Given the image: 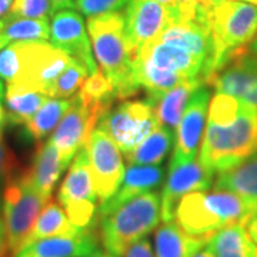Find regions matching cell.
Wrapping results in <instances>:
<instances>
[{"mask_svg": "<svg viewBox=\"0 0 257 257\" xmlns=\"http://www.w3.org/2000/svg\"><path fill=\"white\" fill-rule=\"evenodd\" d=\"M209 101L210 90L209 87H206V84L199 86L193 92L177 126L176 146L169 167L192 162L197 157L206 123V114L209 111Z\"/></svg>", "mask_w": 257, "mask_h": 257, "instance_id": "obj_13", "label": "cell"}, {"mask_svg": "<svg viewBox=\"0 0 257 257\" xmlns=\"http://www.w3.org/2000/svg\"><path fill=\"white\" fill-rule=\"evenodd\" d=\"M123 257H155V251L149 239L145 237V239L139 240L133 246H130Z\"/></svg>", "mask_w": 257, "mask_h": 257, "instance_id": "obj_36", "label": "cell"}, {"mask_svg": "<svg viewBox=\"0 0 257 257\" xmlns=\"http://www.w3.org/2000/svg\"><path fill=\"white\" fill-rule=\"evenodd\" d=\"M130 0H76V8L87 18L119 12Z\"/></svg>", "mask_w": 257, "mask_h": 257, "instance_id": "obj_34", "label": "cell"}, {"mask_svg": "<svg viewBox=\"0 0 257 257\" xmlns=\"http://www.w3.org/2000/svg\"><path fill=\"white\" fill-rule=\"evenodd\" d=\"M72 104V99H55L49 97L36 114L23 124L25 136L33 143H42L63 119L66 111Z\"/></svg>", "mask_w": 257, "mask_h": 257, "instance_id": "obj_28", "label": "cell"}, {"mask_svg": "<svg viewBox=\"0 0 257 257\" xmlns=\"http://www.w3.org/2000/svg\"><path fill=\"white\" fill-rule=\"evenodd\" d=\"M13 0H0V19L5 18L12 9Z\"/></svg>", "mask_w": 257, "mask_h": 257, "instance_id": "obj_40", "label": "cell"}, {"mask_svg": "<svg viewBox=\"0 0 257 257\" xmlns=\"http://www.w3.org/2000/svg\"><path fill=\"white\" fill-rule=\"evenodd\" d=\"M93 182L100 203L109 200L119 190L124 177V163L119 146L100 127L93 130L86 143Z\"/></svg>", "mask_w": 257, "mask_h": 257, "instance_id": "obj_10", "label": "cell"}, {"mask_svg": "<svg viewBox=\"0 0 257 257\" xmlns=\"http://www.w3.org/2000/svg\"><path fill=\"white\" fill-rule=\"evenodd\" d=\"M214 175L196 157L192 162L169 167V177L166 180L160 196V210L163 221L175 219L177 203L187 193L209 190Z\"/></svg>", "mask_w": 257, "mask_h": 257, "instance_id": "obj_15", "label": "cell"}, {"mask_svg": "<svg viewBox=\"0 0 257 257\" xmlns=\"http://www.w3.org/2000/svg\"><path fill=\"white\" fill-rule=\"evenodd\" d=\"M93 53L101 73L113 84L117 99H127L139 92L133 80L135 56L128 47L124 13L113 12L87 19Z\"/></svg>", "mask_w": 257, "mask_h": 257, "instance_id": "obj_3", "label": "cell"}, {"mask_svg": "<svg viewBox=\"0 0 257 257\" xmlns=\"http://www.w3.org/2000/svg\"><path fill=\"white\" fill-rule=\"evenodd\" d=\"M9 244H8V236H6V227L5 221L0 217V257H9Z\"/></svg>", "mask_w": 257, "mask_h": 257, "instance_id": "obj_37", "label": "cell"}, {"mask_svg": "<svg viewBox=\"0 0 257 257\" xmlns=\"http://www.w3.org/2000/svg\"><path fill=\"white\" fill-rule=\"evenodd\" d=\"M89 70L82 63L72 59V62L63 70V73L57 77V80L52 87L50 97L55 99H67L72 97L77 89H80L83 82L87 79Z\"/></svg>", "mask_w": 257, "mask_h": 257, "instance_id": "obj_31", "label": "cell"}, {"mask_svg": "<svg viewBox=\"0 0 257 257\" xmlns=\"http://www.w3.org/2000/svg\"><path fill=\"white\" fill-rule=\"evenodd\" d=\"M103 117L104 114L100 110L83 103L77 94L72 97L69 110L66 111L50 138L67 165H70L76 153L86 146L93 130L97 127Z\"/></svg>", "mask_w": 257, "mask_h": 257, "instance_id": "obj_11", "label": "cell"}, {"mask_svg": "<svg viewBox=\"0 0 257 257\" xmlns=\"http://www.w3.org/2000/svg\"><path fill=\"white\" fill-rule=\"evenodd\" d=\"M19 69L6 90L37 92L50 97L52 87L73 57L50 42H18Z\"/></svg>", "mask_w": 257, "mask_h": 257, "instance_id": "obj_6", "label": "cell"}, {"mask_svg": "<svg viewBox=\"0 0 257 257\" xmlns=\"http://www.w3.org/2000/svg\"><path fill=\"white\" fill-rule=\"evenodd\" d=\"M135 60L150 64L166 73L176 74L183 80L200 79L206 63L182 46L156 39L140 49Z\"/></svg>", "mask_w": 257, "mask_h": 257, "instance_id": "obj_16", "label": "cell"}, {"mask_svg": "<svg viewBox=\"0 0 257 257\" xmlns=\"http://www.w3.org/2000/svg\"><path fill=\"white\" fill-rule=\"evenodd\" d=\"M55 12L52 0H13L9 13L19 18L49 20Z\"/></svg>", "mask_w": 257, "mask_h": 257, "instance_id": "obj_32", "label": "cell"}, {"mask_svg": "<svg viewBox=\"0 0 257 257\" xmlns=\"http://www.w3.org/2000/svg\"><path fill=\"white\" fill-rule=\"evenodd\" d=\"M207 246L216 257H257V243L243 223L219 230Z\"/></svg>", "mask_w": 257, "mask_h": 257, "instance_id": "obj_26", "label": "cell"}, {"mask_svg": "<svg viewBox=\"0 0 257 257\" xmlns=\"http://www.w3.org/2000/svg\"><path fill=\"white\" fill-rule=\"evenodd\" d=\"M162 219L160 196L147 192L133 197L97 221L103 247L114 257H123L130 246L156 230Z\"/></svg>", "mask_w": 257, "mask_h": 257, "instance_id": "obj_5", "label": "cell"}, {"mask_svg": "<svg viewBox=\"0 0 257 257\" xmlns=\"http://www.w3.org/2000/svg\"><path fill=\"white\" fill-rule=\"evenodd\" d=\"M210 239L189 234L176 220L165 221L155 233V257H194Z\"/></svg>", "mask_w": 257, "mask_h": 257, "instance_id": "obj_22", "label": "cell"}, {"mask_svg": "<svg viewBox=\"0 0 257 257\" xmlns=\"http://www.w3.org/2000/svg\"><path fill=\"white\" fill-rule=\"evenodd\" d=\"M202 84L204 83L200 79H193L179 83L173 89L165 93L147 96V100L153 106L159 123L172 128L173 132H177V126L182 120L189 99L192 97L193 92Z\"/></svg>", "mask_w": 257, "mask_h": 257, "instance_id": "obj_23", "label": "cell"}, {"mask_svg": "<svg viewBox=\"0 0 257 257\" xmlns=\"http://www.w3.org/2000/svg\"><path fill=\"white\" fill-rule=\"evenodd\" d=\"M49 200L52 199L37 192L29 182L25 170H20L6 184L2 197V210L12 256L23 246L37 216Z\"/></svg>", "mask_w": 257, "mask_h": 257, "instance_id": "obj_7", "label": "cell"}, {"mask_svg": "<svg viewBox=\"0 0 257 257\" xmlns=\"http://www.w3.org/2000/svg\"><path fill=\"white\" fill-rule=\"evenodd\" d=\"M240 2H246V3H250V5H254V6H257V0H240Z\"/></svg>", "mask_w": 257, "mask_h": 257, "instance_id": "obj_46", "label": "cell"}, {"mask_svg": "<svg viewBox=\"0 0 257 257\" xmlns=\"http://www.w3.org/2000/svg\"><path fill=\"white\" fill-rule=\"evenodd\" d=\"M194 257H216V256H214V253L211 251V248L209 247V246H206V247H203Z\"/></svg>", "mask_w": 257, "mask_h": 257, "instance_id": "obj_42", "label": "cell"}, {"mask_svg": "<svg viewBox=\"0 0 257 257\" xmlns=\"http://www.w3.org/2000/svg\"><path fill=\"white\" fill-rule=\"evenodd\" d=\"M97 199L87 150L83 146L69 166L57 193V202L77 229L86 230L97 223Z\"/></svg>", "mask_w": 257, "mask_h": 257, "instance_id": "obj_8", "label": "cell"}, {"mask_svg": "<svg viewBox=\"0 0 257 257\" xmlns=\"http://www.w3.org/2000/svg\"><path fill=\"white\" fill-rule=\"evenodd\" d=\"M80 231L82 230L77 229L73 223L69 220L66 211L59 204V202L49 200L46 206L42 209L40 214L37 216L36 221L22 247L32 244L37 240L56 237V236H73Z\"/></svg>", "mask_w": 257, "mask_h": 257, "instance_id": "obj_24", "label": "cell"}, {"mask_svg": "<svg viewBox=\"0 0 257 257\" xmlns=\"http://www.w3.org/2000/svg\"><path fill=\"white\" fill-rule=\"evenodd\" d=\"M214 189L237 194L247 207L250 220L257 216V150L239 166L219 173Z\"/></svg>", "mask_w": 257, "mask_h": 257, "instance_id": "obj_21", "label": "cell"}, {"mask_svg": "<svg viewBox=\"0 0 257 257\" xmlns=\"http://www.w3.org/2000/svg\"><path fill=\"white\" fill-rule=\"evenodd\" d=\"M52 3H53L56 10L73 9V8H76V0H52Z\"/></svg>", "mask_w": 257, "mask_h": 257, "instance_id": "obj_38", "label": "cell"}, {"mask_svg": "<svg viewBox=\"0 0 257 257\" xmlns=\"http://www.w3.org/2000/svg\"><path fill=\"white\" fill-rule=\"evenodd\" d=\"M207 20L211 33V57L203 73V83L250 50L257 36V6L240 0L209 5Z\"/></svg>", "mask_w": 257, "mask_h": 257, "instance_id": "obj_2", "label": "cell"}, {"mask_svg": "<svg viewBox=\"0 0 257 257\" xmlns=\"http://www.w3.org/2000/svg\"><path fill=\"white\" fill-rule=\"evenodd\" d=\"M76 94L83 103L100 110L104 116L111 110L114 100H117L113 84L101 73V70H96L94 73L87 76V79L80 86L79 93Z\"/></svg>", "mask_w": 257, "mask_h": 257, "instance_id": "obj_29", "label": "cell"}, {"mask_svg": "<svg viewBox=\"0 0 257 257\" xmlns=\"http://www.w3.org/2000/svg\"><path fill=\"white\" fill-rule=\"evenodd\" d=\"M3 99V84H2V80H0V100Z\"/></svg>", "mask_w": 257, "mask_h": 257, "instance_id": "obj_47", "label": "cell"}, {"mask_svg": "<svg viewBox=\"0 0 257 257\" xmlns=\"http://www.w3.org/2000/svg\"><path fill=\"white\" fill-rule=\"evenodd\" d=\"M49 37V20L19 18L10 13L0 19V50L18 42H47Z\"/></svg>", "mask_w": 257, "mask_h": 257, "instance_id": "obj_25", "label": "cell"}, {"mask_svg": "<svg viewBox=\"0 0 257 257\" xmlns=\"http://www.w3.org/2000/svg\"><path fill=\"white\" fill-rule=\"evenodd\" d=\"M67 166L57 147L52 140H47L37 145L30 167L25 170V175L37 192L52 199V193Z\"/></svg>", "mask_w": 257, "mask_h": 257, "instance_id": "obj_20", "label": "cell"}, {"mask_svg": "<svg viewBox=\"0 0 257 257\" xmlns=\"http://www.w3.org/2000/svg\"><path fill=\"white\" fill-rule=\"evenodd\" d=\"M163 180V169L160 166H140L130 165L124 172L123 182L119 190L111 196L109 200L100 203L97 210V221L109 213L116 210L133 197L152 192Z\"/></svg>", "mask_w": 257, "mask_h": 257, "instance_id": "obj_19", "label": "cell"}, {"mask_svg": "<svg viewBox=\"0 0 257 257\" xmlns=\"http://www.w3.org/2000/svg\"><path fill=\"white\" fill-rule=\"evenodd\" d=\"M172 22V10L159 0H130L124 12L128 47L136 57L140 49L155 42Z\"/></svg>", "mask_w": 257, "mask_h": 257, "instance_id": "obj_12", "label": "cell"}, {"mask_svg": "<svg viewBox=\"0 0 257 257\" xmlns=\"http://www.w3.org/2000/svg\"><path fill=\"white\" fill-rule=\"evenodd\" d=\"M247 230L250 233V236L253 237V240L257 243V216H254L251 220L247 223Z\"/></svg>", "mask_w": 257, "mask_h": 257, "instance_id": "obj_41", "label": "cell"}, {"mask_svg": "<svg viewBox=\"0 0 257 257\" xmlns=\"http://www.w3.org/2000/svg\"><path fill=\"white\" fill-rule=\"evenodd\" d=\"M49 96L37 92H13L6 90L5 94V109L8 124L22 126L32 119L36 111L43 106Z\"/></svg>", "mask_w": 257, "mask_h": 257, "instance_id": "obj_30", "label": "cell"}, {"mask_svg": "<svg viewBox=\"0 0 257 257\" xmlns=\"http://www.w3.org/2000/svg\"><path fill=\"white\" fill-rule=\"evenodd\" d=\"M49 40L53 46L82 63L90 74L97 70L87 29L77 12L64 9L55 13L52 16Z\"/></svg>", "mask_w": 257, "mask_h": 257, "instance_id": "obj_14", "label": "cell"}, {"mask_svg": "<svg viewBox=\"0 0 257 257\" xmlns=\"http://www.w3.org/2000/svg\"><path fill=\"white\" fill-rule=\"evenodd\" d=\"M94 227L82 230L73 236H56L37 240L22 247L13 257H86L97 248Z\"/></svg>", "mask_w": 257, "mask_h": 257, "instance_id": "obj_18", "label": "cell"}, {"mask_svg": "<svg viewBox=\"0 0 257 257\" xmlns=\"http://www.w3.org/2000/svg\"><path fill=\"white\" fill-rule=\"evenodd\" d=\"M207 86L244 101L257 110V55L250 50L233 59L223 70L213 76Z\"/></svg>", "mask_w": 257, "mask_h": 257, "instance_id": "obj_17", "label": "cell"}, {"mask_svg": "<svg viewBox=\"0 0 257 257\" xmlns=\"http://www.w3.org/2000/svg\"><path fill=\"white\" fill-rule=\"evenodd\" d=\"M8 124V117H6V109L3 107L2 104V100H0V139L3 136V132H5V127Z\"/></svg>", "mask_w": 257, "mask_h": 257, "instance_id": "obj_39", "label": "cell"}, {"mask_svg": "<svg viewBox=\"0 0 257 257\" xmlns=\"http://www.w3.org/2000/svg\"><path fill=\"white\" fill-rule=\"evenodd\" d=\"M19 160L16 155L10 150V147L0 139V209H2V197L6 184L20 172Z\"/></svg>", "mask_w": 257, "mask_h": 257, "instance_id": "obj_33", "label": "cell"}, {"mask_svg": "<svg viewBox=\"0 0 257 257\" xmlns=\"http://www.w3.org/2000/svg\"><path fill=\"white\" fill-rule=\"evenodd\" d=\"M176 221L193 236L213 237L231 224L250 221L247 207L237 194L226 190L187 193L177 203Z\"/></svg>", "mask_w": 257, "mask_h": 257, "instance_id": "obj_4", "label": "cell"}, {"mask_svg": "<svg viewBox=\"0 0 257 257\" xmlns=\"http://www.w3.org/2000/svg\"><path fill=\"white\" fill-rule=\"evenodd\" d=\"M175 142L176 132L163 124H159L142 143H139L132 152L126 153V160L130 165H160Z\"/></svg>", "mask_w": 257, "mask_h": 257, "instance_id": "obj_27", "label": "cell"}, {"mask_svg": "<svg viewBox=\"0 0 257 257\" xmlns=\"http://www.w3.org/2000/svg\"><path fill=\"white\" fill-rule=\"evenodd\" d=\"M250 52H251V53H254V55H257V36L256 39L253 40V43L250 45Z\"/></svg>", "mask_w": 257, "mask_h": 257, "instance_id": "obj_44", "label": "cell"}, {"mask_svg": "<svg viewBox=\"0 0 257 257\" xmlns=\"http://www.w3.org/2000/svg\"><path fill=\"white\" fill-rule=\"evenodd\" d=\"M199 160L213 173L243 163L257 150V110L226 93L211 99Z\"/></svg>", "mask_w": 257, "mask_h": 257, "instance_id": "obj_1", "label": "cell"}, {"mask_svg": "<svg viewBox=\"0 0 257 257\" xmlns=\"http://www.w3.org/2000/svg\"><path fill=\"white\" fill-rule=\"evenodd\" d=\"M86 257H114V256H111L110 253H107L106 250L103 251V250H97V248H96L93 253H90L89 256H86Z\"/></svg>", "mask_w": 257, "mask_h": 257, "instance_id": "obj_43", "label": "cell"}, {"mask_svg": "<svg viewBox=\"0 0 257 257\" xmlns=\"http://www.w3.org/2000/svg\"><path fill=\"white\" fill-rule=\"evenodd\" d=\"M159 124L153 106L146 99L120 103L99 121L97 127L103 128L119 146L120 152L126 155L142 143Z\"/></svg>", "mask_w": 257, "mask_h": 257, "instance_id": "obj_9", "label": "cell"}, {"mask_svg": "<svg viewBox=\"0 0 257 257\" xmlns=\"http://www.w3.org/2000/svg\"><path fill=\"white\" fill-rule=\"evenodd\" d=\"M220 2H224V0H206L207 5H214V3H220Z\"/></svg>", "mask_w": 257, "mask_h": 257, "instance_id": "obj_45", "label": "cell"}, {"mask_svg": "<svg viewBox=\"0 0 257 257\" xmlns=\"http://www.w3.org/2000/svg\"><path fill=\"white\" fill-rule=\"evenodd\" d=\"M169 9L172 10L173 18H189L193 13L196 15L200 8V3H204L202 0H159Z\"/></svg>", "mask_w": 257, "mask_h": 257, "instance_id": "obj_35", "label": "cell"}]
</instances>
